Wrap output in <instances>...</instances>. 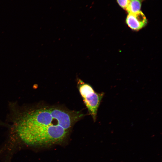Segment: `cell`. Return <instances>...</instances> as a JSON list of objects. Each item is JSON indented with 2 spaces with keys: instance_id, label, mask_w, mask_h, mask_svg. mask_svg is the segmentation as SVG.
<instances>
[{
  "instance_id": "cell-1",
  "label": "cell",
  "mask_w": 162,
  "mask_h": 162,
  "mask_svg": "<svg viewBox=\"0 0 162 162\" xmlns=\"http://www.w3.org/2000/svg\"><path fill=\"white\" fill-rule=\"evenodd\" d=\"M78 111L59 106H46L27 112L17 120L16 131L27 145L47 146L59 144L68 137L83 116Z\"/></svg>"
},
{
  "instance_id": "cell-2",
  "label": "cell",
  "mask_w": 162,
  "mask_h": 162,
  "mask_svg": "<svg viewBox=\"0 0 162 162\" xmlns=\"http://www.w3.org/2000/svg\"><path fill=\"white\" fill-rule=\"evenodd\" d=\"M77 86L84 104L93 120L95 121L98 109L104 93L95 92L90 85L84 82L80 79H78Z\"/></svg>"
},
{
  "instance_id": "cell-3",
  "label": "cell",
  "mask_w": 162,
  "mask_h": 162,
  "mask_svg": "<svg viewBox=\"0 0 162 162\" xmlns=\"http://www.w3.org/2000/svg\"><path fill=\"white\" fill-rule=\"evenodd\" d=\"M126 22L131 28L136 30H140L146 25L147 20L143 13L140 10L135 13L129 14Z\"/></svg>"
},
{
  "instance_id": "cell-4",
  "label": "cell",
  "mask_w": 162,
  "mask_h": 162,
  "mask_svg": "<svg viewBox=\"0 0 162 162\" xmlns=\"http://www.w3.org/2000/svg\"><path fill=\"white\" fill-rule=\"evenodd\" d=\"M141 4L140 0H130L126 10L129 13H134L140 10Z\"/></svg>"
},
{
  "instance_id": "cell-5",
  "label": "cell",
  "mask_w": 162,
  "mask_h": 162,
  "mask_svg": "<svg viewBox=\"0 0 162 162\" xmlns=\"http://www.w3.org/2000/svg\"><path fill=\"white\" fill-rule=\"evenodd\" d=\"M130 0H117L119 5L123 9L126 10Z\"/></svg>"
}]
</instances>
